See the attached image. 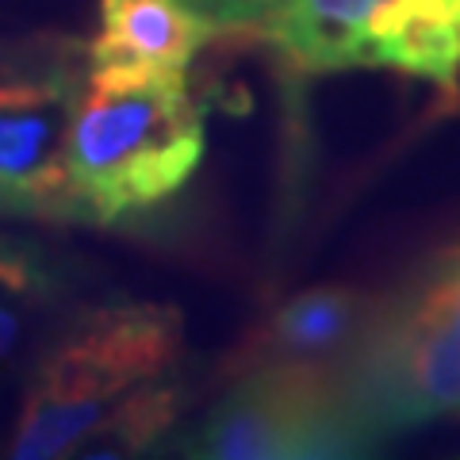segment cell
Wrapping results in <instances>:
<instances>
[{
    "instance_id": "1",
    "label": "cell",
    "mask_w": 460,
    "mask_h": 460,
    "mask_svg": "<svg viewBox=\"0 0 460 460\" xmlns=\"http://www.w3.org/2000/svg\"><path fill=\"white\" fill-rule=\"evenodd\" d=\"M208 146L204 104L184 74H89L69 119V184L81 219L123 223L169 204Z\"/></svg>"
},
{
    "instance_id": "2",
    "label": "cell",
    "mask_w": 460,
    "mask_h": 460,
    "mask_svg": "<svg viewBox=\"0 0 460 460\" xmlns=\"http://www.w3.org/2000/svg\"><path fill=\"white\" fill-rule=\"evenodd\" d=\"M184 345L181 311L119 299L66 326L31 368L12 434V456H69L115 407L157 380H172Z\"/></svg>"
},
{
    "instance_id": "3",
    "label": "cell",
    "mask_w": 460,
    "mask_h": 460,
    "mask_svg": "<svg viewBox=\"0 0 460 460\" xmlns=\"http://www.w3.org/2000/svg\"><path fill=\"white\" fill-rule=\"evenodd\" d=\"M334 395L357 453L460 411V307L445 272L387 304L334 368Z\"/></svg>"
},
{
    "instance_id": "4",
    "label": "cell",
    "mask_w": 460,
    "mask_h": 460,
    "mask_svg": "<svg viewBox=\"0 0 460 460\" xmlns=\"http://www.w3.org/2000/svg\"><path fill=\"white\" fill-rule=\"evenodd\" d=\"M261 31L304 74L392 69L460 96V0H288Z\"/></svg>"
},
{
    "instance_id": "5",
    "label": "cell",
    "mask_w": 460,
    "mask_h": 460,
    "mask_svg": "<svg viewBox=\"0 0 460 460\" xmlns=\"http://www.w3.org/2000/svg\"><path fill=\"white\" fill-rule=\"evenodd\" d=\"M181 453L199 460L361 456L338 411L334 372L299 365L250 368L181 441Z\"/></svg>"
},
{
    "instance_id": "6",
    "label": "cell",
    "mask_w": 460,
    "mask_h": 460,
    "mask_svg": "<svg viewBox=\"0 0 460 460\" xmlns=\"http://www.w3.org/2000/svg\"><path fill=\"white\" fill-rule=\"evenodd\" d=\"M81 84L62 62L0 69V208L81 219L69 184V119Z\"/></svg>"
},
{
    "instance_id": "7",
    "label": "cell",
    "mask_w": 460,
    "mask_h": 460,
    "mask_svg": "<svg viewBox=\"0 0 460 460\" xmlns=\"http://www.w3.org/2000/svg\"><path fill=\"white\" fill-rule=\"evenodd\" d=\"M211 35L219 31L189 0H100V27L89 42V74H184Z\"/></svg>"
},
{
    "instance_id": "8",
    "label": "cell",
    "mask_w": 460,
    "mask_h": 460,
    "mask_svg": "<svg viewBox=\"0 0 460 460\" xmlns=\"http://www.w3.org/2000/svg\"><path fill=\"white\" fill-rule=\"evenodd\" d=\"M372 314H376V299L353 292V288L299 292L272 311V319L257 330L253 345L242 353V365H299L334 372L361 341Z\"/></svg>"
},
{
    "instance_id": "9",
    "label": "cell",
    "mask_w": 460,
    "mask_h": 460,
    "mask_svg": "<svg viewBox=\"0 0 460 460\" xmlns=\"http://www.w3.org/2000/svg\"><path fill=\"white\" fill-rule=\"evenodd\" d=\"M54 272L31 250H16L0 242V380H8L31 349L58 307Z\"/></svg>"
},
{
    "instance_id": "10",
    "label": "cell",
    "mask_w": 460,
    "mask_h": 460,
    "mask_svg": "<svg viewBox=\"0 0 460 460\" xmlns=\"http://www.w3.org/2000/svg\"><path fill=\"white\" fill-rule=\"evenodd\" d=\"M172 419H177V387L172 380H157L135 392L123 407H115L77 445L74 456H138L165 438Z\"/></svg>"
},
{
    "instance_id": "11",
    "label": "cell",
    "mask_w": 460,
    "mask_h": 460,
    "mask_svg": "<svg viewBox=\"0 0 460 460\" xmlns=\"http://www.w3.org/2000/svg\"><path fill=\"white\" fill-rule=\"evenodd\" d=\"M215 31H253L265 27L288 0H189Z\"/></svg>"
},
{
    "instance_id": "12",
    "label": "cell",
    "mask_w": 460,
    "mask_h": 460,
    "mask_svg": "<svg viewBox=\"0 0 460 460\" xmlns=\"http://www.w3.org/2000/svg\"><path fill=\"white\" fill-rule=\"evenodd\" d=\"M438 269L445 272V280H449V292H453V299H456V307H460V250H453V253H445L441 261H438Z\"/></svg>"
}]
</instances>
